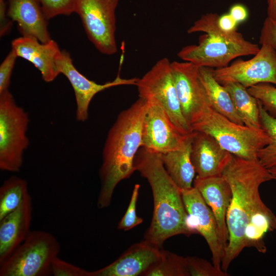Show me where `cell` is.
Listing matches in <instances>:
<instances>
[{"label":"cell","instance_id":"cell-1","mask_svg":"<svg viewBox=\"0 0 276 276\" xmlns=\"http://www.w3.org/2000/svg\"><path fill=\"white\" fill-rule=\"evenodd\" d=\"M222 175L232 192L226 215L228 239L221 266L226 272L233 261L247 247L245 232L251 218L267 207L261 198L259 188L274 179V176L258 159L248 160L233 154Z\"/></svg>","mask_w":276,"mask_h":276},{"label":"cell","instance_id":"cell-2","mask_svg":"<svg viewBox=\"0 0 276 276\" xmlns=\"http://www.w3.org/2000/svg\"><path fill=\"white\" fill-rule=\"evenodd\" d=\"M135 171L147 179L153 198V212L144 239L162 248L167 239L191 234L187 225V213L181 190L166 170L160 154L142 147L134 159Z\"/></svg>","mask_w":276,"mask_h":276},{"label":"cell","instance_id":"cell-3","mask_svg":"<svg viewBox=\"0 0 276 276\" xmlns=\"http://www.w3.org/2000/svg\"><path fill=\"white\" fill-rule=\"evenodd\" d=\"M147 101L139 98L122 111L109 131L99 171L101 188L97 206H108L114 190L122 180L135 171L134 159L142 147V129Z\"/></svg>","mask_w":276,"mask_h":276},{"label":"cell","instance_id":"cell-4","mask_svg":"<svg viewBox=\"0 0 276 276\" xmlns=\"http://www.w3.org/2000/svg\"><path fill=\"white\" fill-rule=\"evenodd\" d=\"M219 15L209 13L202 15L187 31L192 34L202 32L198 44L183 47L177 53L184 61L198 67L220 68L226 67L239 57L255 55L259 51L257 44L246 40L236 30L227 32L219 26Z\"/></svg>","mask_w":276,"mask_h":276},{"label":"cell","instance_id":"cell-5","mask_svg":"<svg viewBox=\"0 0 276 276\" xmlns=\"http://www.w3.org/2000/svg\"><path fill=\"white\" fill-rule=\"evenodd\" d=\"M193 131H200L213 137L231 154L248 159H258L259 151L270 139L263 129H254L233 122L205 105L190 123Z\"/></svg>","mask_w":276,"mask_h":276},{"label":"cell","instance_id":"cell-6","mask_svg":"<svg viewBox=\"0 0 276 276\" xmlns=\"http://www.w3.org/2000/svg\"><path fill=\"white\" fill-rule=\"evenodd\" d=\"M60 250L56 237L44 231H31L25 241L0 264V276L51 274L53 260Z\"/></svg>","mask_w":276,"mask_h":276},{"label":"cell","instance_id":"cell-7","mask_svg":"<svg viewBox=\"0 0 276 276\" xmlns=\"http://www.w3.org/2000/svg\"><path fill=\"white\" fill-rule=\"evenodd\" d=\"M28 114L16 103L9 91L0 93V169L19 172L24 151L29 146L27 135Z\"/></svg>","mask_w":276,"mask_h":276},{"label":"cell","instance_id":"cell-8","mask_svg":"<svg viewBox=\"0 0 276 276\" xmlns=\"http://www.w3.org/2000/svg\"><path fill=\"white\" fill-rule=\"evenodd\" d=\"M139 98L158 104L183 134L193 132L181 110L175 87L171 62L167 58L159 60L135 85Z\"/></svg>","mask_w":276,"mask_h":276},{"label":"cell","instance_id":"cell-9","mask_svg":"<svg viewBox=\"0 0 276 276\" xmlns=\"http://www.w3.org/2000/svg\"><path fill=\"white\" fill-rule=\"evenodd\" d=\"M120 0H74V13L80 17L87 37L101 53L117 52L116 10Z\"/></svg>","mask_w":276,"mask_h":276},{"label":"cell","instance_id":"cell-10","mask_svg":"<svg viewBox=\"0 0 276 276\" xmlns=\"http://www.w3.org/2000/svg\"><path fill=\"white\" fill-rule=\"evenodd\" d=\"M254 57L248 60L238 59L228 66L213 69L220 83H238L246 88L261 83L276 85V51L263 43Z\"/></svg>","mask_w":276,"mask_h":276},{"label":"cell","instance_id":"cell-11","mask_svg":"<svg viewBox=\"0 0 276 276\" xmlns=\"http://www.w3.org/2000/svg\"><path fill=\"white\" fill-rule=\"evenodd\" d=\"M146 101L142 147L159 154L181 148L192 132L189 134H182L158 104L152 101Z\"/></svg>","mask_w":276,"mask_h":276},{"label":"cell","instance_id":"cell-12","mask_svg":"<svg viewBox=\"0 0 276 276\" xmlns=\"http://www.w3.org/2000/svg\"><path fill=\"white\" fill-rule=\"evenodd\" d=\"M187 213V225L191 234L198 233L205 240L212 254V263L219 270L224 251L221 247L214 215L199 191L194 187L181 190Z\"/></svg>","mask_w":276,"mask_h":276},{"label":"cell","instance_id":"cell-13","mask_svg":"<svg viewBox=\"0 0 276 276\" xmlns=\"http://www.w3.org/2000/svg\"><path fill=\"white\" fill-rule=\"evenodd\" d=\"M60 74L64 75L70 82L74 91L76 102V119L85 121L88 117L90 103L94 97L100 91L110 87L122 85H135L138 78H121L118 75L112 81L98 84L87 78L74 66L70 53L61 51L56 59Z\"/></svg>","mask_w":276,"mask_h":276},{"label":"cell","instance_id":"cell-14","mask_svg":"<svg viewBox=\"0 0 276 276\" xmlns=\"http://www.w3.org/2000/svg\"><path fill=\"white\" fill-rule=\"evenodd\" d=\"M171 67L182 112L190 125L194 117L209 103L199 78V67L191 62L175 61L171 62Z\"/></svg>","mask_w":276,"mask_h":276},{"label":"cell","instance_id":"cell-15","mask_svg":"<svg viewBox=\"0 0 276 276\" xmlns=\"http://www.w3.org/2000/svg\"><path fill=\"white\" fill-rule=\"evenodd\" d=\"M163 250L144 239L108 265L91 271V276H143L160 258Z\"/></svg>","mask_w":276,"mask_h":276},{"label":"cell","instance_id":"cell-16","mask_svg":"<svg viewBox=\"0 0 276 276\" xmlns=\"http://www.w3.org/2000/svg\"><path fill=\"white\" fill-rule=\"evenodd\" d=\"M193 185L214 215L219 241L225 252L228 239L226 215L232 198L231 186L222 175L204 178L196 176Z\"/></svg>","mask_w":276,"mask_h":276},{"label":"cell","instance_id":"cell-17","mask_svg":"<svg viewBox=\"0 0 276 276\" xmlns=\"http://www.w3.org/2000/svg\"><path fill=\"white\" fill-rule=\"evenodd\" d=\"M232 156L210 135L194 131L191 158L196 176L208 177L222 175Z\"/></svg>","mask_w":276,"mask_h":276},{"label":"cell","instance_id":"cell-18","mask_svg":"<svg viewBox=\"0 0 276 276\" xmlns=\"http://www.w3.org/2000/svg\"><path fill=\"white\" fill-rule=\"evenodd\" d=\"M32 212V198L28 193L17 209L0 220V264L29 235Z\"/></svg>","mask_w":276,"mask_h":276},{"label":"cell","instance_id":"cell-19","mask_svg":"<svg viewBox=\"0 0 276 276\" xmlns=\"http://www.w3.org/2000/svg\"><path fill=\"white\" fill-rule=\"evenodd\" d=\"M11 47L18 57L29 61L40 71L44 81L52 82L60 74L56 59L61 50L54 40L42 43L34 38L21 36L14 39Z\"/></svg>","mask_w":276,"mask_h":276},{"label":"cell","instance_id":"cell-20","mask_svg":"<svg viewBox=\"0 0 276 276\" xmlns=\"http://www.w3.org/2000/svg\"><path fill=\"white\" fill-rule=\"evenodd\" d=\"M8 17L17 25L22 36L34 38L42 43L51 40L48 19L38 0H6Z\"/></svg>","mask_w":276,"mask_h":276},{"label":"cell","instance_id":"cell-21","mask_svg":"<svg viewBox=\"0 0 276 276\" xmlns=\"http://www.w3.org/2000/svg\"><path fill=\"white\" fill-rule=\"evenodd\" d=\"M193 133L180 149L160 154L166 170L180 190L192 188L195 178L196 172L191 158Z\"/></svg>","mask_w":276,"mask_h":276},{"label":"cell","instance_id":"cell-22","mask_svg":"<svg viewBox=\"0 0 276 276\" xmlns=\"http://www.w3.org/2000/svg\"><path fill=\"white\" fill-rule=\"evenodd\" d=\"M198 76L210 106L233 122L244 125L234 107L229 94L214 77L213 68L199 67Z\"/></svg>","mask_w":276,"mask_h":276},{"label":"cell","instance_id":"cell-23","mask_svg":"<svg viewBox=\"0 0 276 276\" xmlns=\"http://www.w3.org/2000/svg\"><path fill=\"white\" fill-rule=\"evenodd\" d=\"M229 94L234 107L243 124L248 127L262 129L260 120L259 102L241 84L232 82L221 83Z\"/></svg>","mask_w":276,"mask_h":276},{"label":"cell","instance_id":"cell-24","mask_svg":"<svg viewBox=\"0 0 276 276\" xmlns=\"http://www.w3.org/2000/svg\"><path fill=\"white\" fill-rule=\"evenodd\" d=\"M28 193L22 178L13 176L4 181L0 188V220L17 209Z\"/></svg>","mask_w":276,"mask_h":276},{"label":"cell","instance_id":"cell-25","mask_svg":"<svg viewBox=\"0 0 276 276\" xmlns=\"http://www.w3.org/2000/svg\"><path fill=\"white\" fill-rule=\"evenodd\" d=\"M259 111L261 127L270 142L259 151L257 157L260 163L270 171L276 169V118L270 116L260 102Z\"/></svg>","mask_w":276,"mask_h":276},{"label":"cell","instance_id":"cell-26","mask_svg":"<svg viewBox=\"0 0 276 276\" xmlns=\"http://www.w3.org/2000/svg\"><path fill=\"white\" fill-rule=\"evenodd\" d=\"M143 276H189L186 257L163 249L160 258Z\"/></svg>","mask_w":276,"mask_h":276},{"label":"cell","instance_id":"cell-27","mask_svg":"<svg viewBox=\"0 0 276 276\" xmlns=\"http://www.w3.org/2000/svg\"><path fill=\"white\" fill-rule=\"evenodd\" d=\"M247 89L270 116L276 118V87L270 83H261Z\"/></svg>","mask_w":276,"mask_h":276},{"label":"cell","instance_id":"cell-28","mask_svg":"<svg viewBox=\"0 0 276 276\" xmlns=\"http://www.w3.org/2000/svg\"><path fill=\"white\" fill-rule=\"evenodd\" d=\"M189 276H227V273L216 268L213 263L197 257H187Z\"/></svg>","mask_w":276,"mask_h":276},{"label":"cell","instance_id":"cell-29","mask_svg":"<svg viewBox=\"0 0 276 276\" xmlns=\"http://www.w3.org/2000/svg\"><path fill=\"white\" fill-rule=\"evenodd\" d=\"M140 185L134 186L130 202L124 216L118 223V228L128 231L139 225L143 222V219L136 215V206L137 201Z\"/></svg>","mask_w":276,"mask_h":276},{"label":"cell","instance_id":"cell-30","mask_svg":"<svg viewBox=\"0 0 276 276\" xmlns=\"http://www.w3.org/2000/svg\"><path fill=\"white\" fill-rule=\"evenodd\" d=\"M48 20L74 13V0H38Z\"/></svg>","mask_w":276,"mask_h":276},{"label":"cell","instance_id":"cell-31","mask_svg":"<svg viewBox=\"0 0 276 276\" xmlns=\"http://www.w3.org/2000/svg\"><path fill=\"white\" fill-rule=\"evenodd\" d=\"M51 274L54 276H91V271L67 262L57 257L53 261Z\"/></svg>","mask_w":276,"mask_h":276},{"label":"cell","instance_id":"cell-32","mask_svg":"<svg viewBox=\"0 0 276 276\" xmlns=\"http://www.w3.org/2000/svg\"><path fill=\"white\" fill-rule=\"evenodd\" d=\"M13 50L9 52L0 65V93L8 90L14 66L17 58Z\"/></svg>","mask_w":276,"mask_h":276},{"label":"cell","instance_id":"cell-33","mask_svg":"<svg viewBox=\"0 0 276 276\" xmlns=\"http://www.w3.org/2000/svg\"><path fill=\"white\" fill-rule=\"evenodd\" d=\"M259 43L268 44L276 51V22L267 17L261 30Z\"/></svg>","mask_w":276,"mask_h":276},{"label":"cell","instance_id":"cell-34","mask_svg":"<svg viewBox=\"0 0 276 276\" xmlns=\"http://www.w3.org/2000/svg\"><path fill=\"white\" fill-rule=\"evenodd\" d=\"M6 0H0V35L3 36L11 30L13 21L8 17L7 13Z\"/></svg>","mask_w":276,"mask_h":276},{"label":"cell","instance_id":"cell-35","mask_svg":"<svg viewBox=\"0 0 276 276\" xmlns=\"http://www.w3.org/2000/svg\"><path fill=\"white\" fill-rule=\"evenodd\" d=\"M237 22L229 13L224 14L219 16L218 25L223 31L231 32L236 30Z\"/></svg>","mask_w":276,"mask_h":276},{"label":"cell","instance_id":"cell-36","mask_svg":"<svg viewBox=\"0 0 276 276\" xmlns=\"http://www.w3.org/2000/svg\"><path fill=\"white\" fill-rule=\"evenodd\" d=\"M229 13L237 23L245 20L248 15V12L246 7L241 4L233 5L230 8Z\"/></svg>","mask_w":276,"mask_h":276},{"label":"cell","instance_id":"cell-37","mask_svg":"<svg viewBox=\"0 0 276 276\" xmlns=\"http://www.w3.org/2000/svg\"><path fill=\"white\" fill-rule=\"evenodd\" d=\"M267 17L276 22V0H267Z\"/></svg>","mask_w":276,"mask_h":276},{"label":"cell","instance_id":"cell-38","mask_svg":"<svg viewBox=\"0 0 276 276\" xmlns=\"http://www.w3.org/2000/svg\"><path fill=\"white\" fill-rule=\"evenodd\" d=\"M273 176H276V169L269 171Z\"/></svg>","mask_w":276,"mask_h":276},{"label":"cell","instance_id":"cell-39","mask_svg":"<svg viewBox=\"0 0 276 276\" xmlns=\"http://www.w3.org/2000/svg\"><path fill=\"white\" fill-rule=\"evenodd\" d=\"M274 179L276 180V176H274Z\"/></svg>","mask_w":276,"mask_h":276}]
</instances>
